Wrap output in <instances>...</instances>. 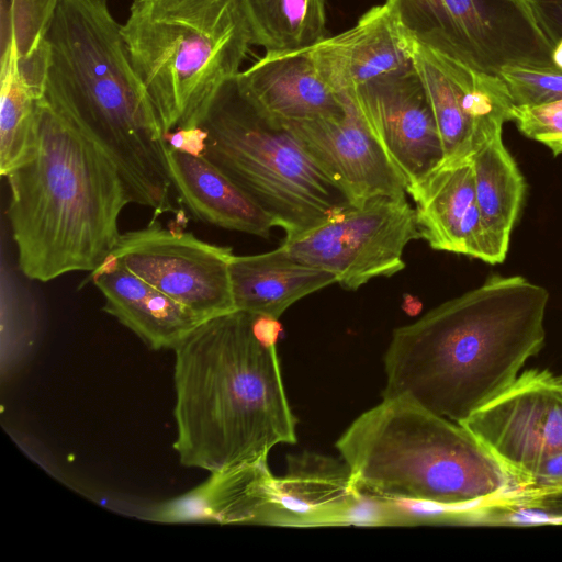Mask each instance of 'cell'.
<instances>
[{
  "mask_svg": "<svg viewBox=\"0 0 562 562\" xmlns=\"http://www.w3.org/2000/svg\"><path fill=\"white\" fill-rule=\"evenodd\" d=\"M548 291L521 276L482 285L394 329L382 398L461 424L506 390L544 345Z\"/></svg>",
  "mask_w": 562,
  "mask_h": 562,
  "instance_id": "6da1fadb",
  "label": "cell"
},
{
  "mask_svg": "<svg viewBox=\"0 0 562 562\" xmlns=\"http://www.w3.org/2000/svg\"><path fill=\"white\" fill-rule=\"evenodd\" d=\"M279 333L278 319L235 310L202 322L173 349V449L182 465L217 472L296 443Z\"/></svg>",
  "mask_w": 562,
  "mask_h": 562,
  "instance_id": "7a4b0ae2",
  "label": "cell"
},
{
  "mask_svg": "<svg viewBox=\"0 0 562 562\" xmlns=\"http://www.w3.org/2000/svg\"><path fill=\"white\" fill-rule=\"evenodd\" d=\"M44 45V98L108 153L132 203L175 212L164 132L109 1L58 0Z\"/></svg>",
  "mask_w": 562,
  "mask_h": 562,
  "instance_id": "3957f363",
  "label": "cell"
},
{
  "mask_svg": "<svg viewBox=\"0 0 562 562\" xmlns=\"http://www.w3.org/2000/svg\"><path fill=\"white\" fill-rule=\"evenodd\" d=\"M7 216L20 271L47 282L92 272L121 235L119 217L132 203L108 153L43 95L29 157L7 176Z\"/></svg>",
  "mask_w": 562,
  "mask_h": 562,
  "instance_id": "277c9868",
  "label": "cell"
},
{
  "mask_svg": "<svg viewBox=\"0 0 562 562\" xmlns=\"http://www.w3.org/2000/svg\"><path fill=\"white\" fill-rule=\"evenodd\" d=\"M351 486L389 501L448 507L503 492L510 474L465 427L397 398H382L336 441Z\"/></svg>",
  "mask_w": 562,
  "mask_h": 562,
  "instance_id": "5b68a950",
  "label": "cell"
},
{
  "mask_svg": "<svg viewBox=\"0 0 562 562\" xmlns=\"http://www.w3.org/2000/svg\"><path fill=\"white\" fill-rule=\"evenodd\" d=\"M121 31L164 134L200 126L252 45L239 0H133Z\"/></svg>",
  "mask_w": 562,
  "mask_h": 562,
  "instance_id": "8992f818",
  "label": "cell"
},
{
  "mask_svg": "<svg viewBox=\"0 0 562 562\" xmlns=\"http://www.w3.org/2000/svg\"><path fill=\"white\" fill-rule=\"evenodd\" d=\"M201 126L209 134L204 156L245 190L285 237L355 205L296 135L248 95L237 76L217 91Z\"/></svg>",
  "mask_w": 562,
  "mask_h": 562,
  "instance_id": "52a82bcc",
  "label": "cell"
},
{
  "mask_svg": "<svg viewBox=\"0 0 562 562\" xmlns=\"http://www.w3.org/2000/svg\"><path fill=\"white\" fill-rule=\"evenodd\" d=\"M416 45L481 72L555 67L553 45L528 0H386Z\"/></svg>",
  "mask_w": 562,
  "mask_h": 562,
  "instance_id": "ba28073f",
  "label": "cell"
},
{
  "mask_svg": "<svg viewBox=\"0 0 562 562\" xmlns=\"http://www.w3.org/2000/svg\"><path fill=\"white\" fill-rule=\"evenodd\" d=\"M422 238L415 209L403 196H375L292 237L282 247L299 261L331 272L357 290L371 279L403 270V252Z\"/></svg>",
  "mask_w": 562,
  "mask_h": 562,
  "instance_id": "9c48e42d",
  "label": "cell"
},
{
  "mask_svg": "<svg viewBox=\"0 0 562 562\" xmlns=\"http://www.w3.org/2000/svg\"><path fill=\"white\" fill-rule=\"evenodd\" d=\"M110 256L204 321L236 310L229 247L168 229L154 218L143 228L121 234Z\"/></svg>",
  "mask_w": 562,
  "mask_h": 562,
  "instance_id": "30bf717a",
  "label": "cell"
},
{
  "mask_svg": "<svg viewBox=\"0 0 562 562\" xmlns=\"http://www.w3.org/2000/svg\"><path fill=\"white\" fill-rule=\"evenodd\" d=\"M508 472L562 452V375L530 369L461 423Z\"/></svg>",
  "mask_w": 562,
  "mask_h": 562,
  "instance_id": "8fae6325",
  "label": "cell"
},
{
  "mask_svg": "<svg viewBox=\"0 0 562 562\" xmlns=\"http://www.w3.org/2000/svg\"><path fill=\"white\" fill-rule=\"evenodd\" d=\"M414 67L426 90L443 147V161L470 158L512 121L503 80L413 43Z\"/></svg>",
  "mask_w": 562,
  "mask_h": 562,
  "instance_id": "7c38bea8",
  "label": "cell"
},
{
  "mask_svg": "<svg viewBox=\"0 0 562 562\" xmlns=\"http://www.w3.org/2000/svg\"><path fill=\"white\" fill-rule=\"evenodd\" d=\"M406 189L445 158L438 126L415 67L348 91Z\"/></svg>",
  "mask_w": 562,
  "mask_h": 562,
  "instance_id": "4fadbf2b",
  "label": "cell"
},
{
  "mask_svg": "<svg viewBox=\"0 0 562 562\" xmlns=\"http://www.w3.org/2000/svg\"><path fill=\"white\" fill-rule=\"evenodd\" d=\"M338 117L285 124L355 205L375 196L406 195V182L348 92Z\"/></svg>",
  "mask_w": 562,
  "mask_h": 562,
  "instance_id": "5bb4252c",
  "label": "cell"
},
{
  "mask_svg": "<svg viewBox=\"0 0 562 562\" xmlns=\"http://www.w3.org/2000/svg\"><path fill=\"white\" fill-rule=\"evenodd\" d=\"M415 202L417 224L432 249L467 255L488 263L505 259L486 229L475 194L470 158L442 162L406 189Z\"/></svg>",
  "mask_w": 562,
  "mask_h": 562,
  "instance_id": "9a60e30c",
  "label": "cell"
},
{
  "mask_svg": "<svg viewBox=\"0 0 562 562\" xmlns=\"http://www.w3.org/2000/svg\"><path fill=\"white\" fill-rule=\"evenodd\" d=\"M310 49L319 74L338 93L414 68L413 42L385 3Z\"/></svg>",
  "mask_w": 562,
  "mask_h": 562,
  "instance_id": "2e32d148",
  "label": "cell"
},
{
  "mask_svg": "<svg viewBox=\"0 0 562 562\" xmlns=\"http://www.w3.org/2000/svg\"><path fill=\"white\" fill-rule=\"evenodd\" d=\"M277 477L267 459L211 472L200 485L151 506L145 518L156 522L271 525Z\"/></svg>",
  "mask_w": 562,
  "mask_h": 562,
  "instance_id": "e0dca14e",
  "label": "cell"
},
{
  "mask_svg": "<svg viewBox=\"0 0 562 562\" xmlns=\"http://www.w3.org/2000/svg\"><path fill=\"white\" fill-rule=\"evenodd\" d=\"M237 78L248 95L281 123L338 117L344 94L319 74L311 49L266 52Z\"/></svg>",
  "mask_w": 562,
  "mask_h": 562,
  "instance_id": "ac0fdd59",
  "label": "cell"
},
{
  "mask_svg": "<svg viewBox=\"0 0 562 562\" xmlns=\"http://www.w3.org/2000/svg\"><path fill=\"white\" fill-rule=\"evenodd\" d=\"M104 311L154 350L175 349L202 319L110 256L91 272Z\"/></svg>",
  "mask_w": 562,
  "mask_h": 562,
  "instance_id": "d6986e66",
  "label": "cell"
},
{
  "mask_svg": "<svg viewBox=\"0 0 562 562\" xmlns=\"http://www.w3.org/2000/svg\"><path fill=\"white\" fill-rule=\"evenodd\" d=\"M288 464L286 474L277 479L272 525H351L362 493L351 486L345 462L305 452L289 458Z\"/></svg>",
  "mask_w": 562,
  "mask_h": 562,
  "instance_id": "ffe728a7",
  "label": "cell"
},
{
  "mask_svg": "<svg viewBox=\"0 0 562 562\" xmlns=\"http://www.w3.org/2000/svg\"><path fill=\"white\" fill-rule=\"evenodd\" d=\"M172 188L200 221L222 228L268 237L276 226L270 215L205 156H192L167 146Z\"/></svg>",
  "mask_w": 562,
  "mask_h": 562,
  "instance_id": "44dd1931",
  "label": "cell"
},
{
  "mask_svg": "<svg viewBox=\"0 0 562 562\" xmlns=\"http://www.w3.org/2000/svg\"><path fill=\"white\" fill-rule=\"evenodd\" d=\"M229 276L236 310L274 319L302 297L337 282L331 272L299 261L281 245L263 254L234 255Z\"/></svg>",
  "mask_w": 562,
  "mask_h": 562,
  "instance_id": "7402d4cb",
  "label": "cell"
},
{
  "mask_svg": "<svg viewBox=\"0 0 562 562\" xmlns=\"http://www.w3.org/2000/svg\"><path fill=\"white\" fill-rule=\"evenodd\" d=\"M471 161L482 220L497 248L506 256L525 196V179L506 149L502 134L480 146Z\"/></svg>",
  "mask_w": 562,
  "mask_h": 562,
  "instance_id": "603a6c76",
  "label": "cell"
},
{
  "mask_svg": "<svg viewBox=\"0 0 562 562\" xmlns=\"http://www.w3.org/2000/svg\"><path fill=\"white\" fill-rule=\"evenodd\" d=\"M442 524L531 527L562 525V484L510 475L501 493L463 507H445Z\"/></svg>",
  "mask_w": 562,
  "mask_h": 562,
  "instance_id": "cb8c5ba5",
  "label": "cell"
},
{
  "mask_svg": "<svg viewBox=\"0 0 562 562\" xmlns=\"http://www.w3.org/2000/svg\"><path fill=\"white\" fill-rule=\"evenodd\" d=\"M252 45L266 52L311 48L326 38V0H239Z\"/></svg>",
  "mask_w": 562,
  "mask_h": 562,
  "instance_id": "d4e9b609",
  "label": "cell"
},
{
  "mask_svg": "<svg viewBox=\"0 0 562 562\" xmlns=\"http://www.w3.org/2000/svg\"><path fill=\"white\" fill-rule=\"evenodd\" d=\"M0 72V173L5 177L32 150L36 104L43 94L22 74L14 37L1 44Z\"/></svg>",
  "mask_w": 562,
  "mask_h": 562,
  "instance_id": "484cf974",
  "label": "cell"
},
{
  "mask_svg": "<svg viewBox=\"0 0 562 562\" xmlns=\"http://www.w3.org/2000/svg\"><path fill=\"white\" fill-rule=\"evenodd\" d=\"M514 106H537L562 99V69L510 66L497 75Z\"/></svg>",
  "mask_w": 562,
  "mask_h": 562,
  "instance_id": "4316f807",
  "label": "cell"
},
{
  "mask_svg": "<svg viewBox=\"0 0 562 562\" xmlns=\"http://www.w3.org/2000/svg\"><path fill=\"white\" fill-rule=\"evenodd\" d=\"M512 121L528 138L562 154V99L537 106H514Z\"/></svg>",
  "mask_w": 562,
  "mask_h": 562,
  "instance_id": "83f0119b",
  "label": "cell"
},
{
  "mask_svg": "<svg viewBox=\"0 0 562 562\" xmlns=\"http://www.w3.org/2000/svg\"><path fill=\"white\" fill-rule=\"evenodd\" d=\"M207 131L200 126L177 128L164 134V140L172 149L192 156H204L206 150Z\"/></svg>",
  "mask_w": 562,
  "mask_h": 562,
  "instance_id": "f1b7e54d",
  "label": "cell"
},
{
  "mask_svg": "<svg viewBox=\"0 0 562 562\" xmlns=\"http://www.w3.org/2000/svg\"><path fill=\"white\" fill-rule=\"evenodd\" d=\"M543 32L553 43L562 35V0H528Z\"/></svg>",
  "mask_w": 562,
  "mask_h": 562,
  "instance_id": "f546056e",
  "label": "cell"
},
{
  "mask_svg": "<svg viewBox=\"0 0 562 562\" xmlns=\"http://www.w3.org/2000/svg\"><path fill=\"white\" fill-rule=\"evenodd\" d=\"M509 474L537 482L562 484V452L548 457L525 470L509 472Z\"/></svg>",
  "mask_w": 562,
  "mask_h": 562,
  "instance_id": "4dcf8cb0",
  "label": "cell"
}]
</instances>
